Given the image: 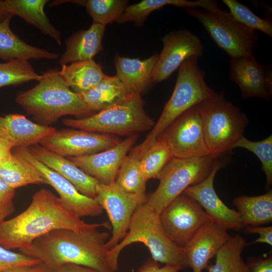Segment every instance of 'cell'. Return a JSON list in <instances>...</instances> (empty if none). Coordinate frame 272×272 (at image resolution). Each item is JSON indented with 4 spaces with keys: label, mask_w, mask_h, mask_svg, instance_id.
Listing matches in <instances>:
<instances>
[{
    "label": "cell",
    "mask_w": 272,
    "mask_h": 272,
    "mask_svg": "<svg viewBox=\"0 0 272 272\" xmlns=\"http://www.w3.org/2000/svg\"><path fill=\"white\" fill-rule=\"evenodd\" d=\"M111 228L107 222L88 223L62 206L59 197L42 188L35 192L28 207L0 223V245L8 250L28 248L35 239L56 230L84 232Z\"/></svg>",
    "instance_id": "1"
},
{
    "label": "cell",
    "mask_w": 272,
    "mask_h": 272,
    "mask_svg": "<svg viewBox=\"0 0 272 272\" xmlns=\"http://www.w3.org/2000/svg\"><path fill=\"white\" fill-rule=\"evenodd\" d=\"M109 236L98 229L84 232L59 229L35 239L28 248L20 251L54 270L64 264H74L99 272H113L108 264L105 247Z\"/></svg>",
    "instance_id": "2"
},
{
    "label": "cell",
    "mask_w": 272,
    "mask_h": 272,
    "mask_svg": "<svg viewBox=\"0 0 272 272\" xmlns=\"http://www.w3.org/2000/svg\"><path fill=\"white\" fill-rule=\"evenodd\" d=\"M38 82L18 94L15 101L40 124L49 126L65 115L90 116L94 112L80 95L67 86L58 70L43 73Z\"/></svg>",
    "instance_id": "3"
},
{
    "label": "cell",
    "mask_w": 272,
    "mask_h": 272,
    "mask_svg": "<svg viewBox=\"0 0 272 272\" xmlns=\"http://www.w3.org/2000/svg\"><path fill=\"white\" fill-rule=\"evenodd\" d=\"M140 242L149 250L152 258L165 264L188 267L184 247L173 242L165 233L159 215L146 202L133 214L128 230L122 240L107 250L108 264L113 271L118 268V259L121 251L130 244Z\"/></svg>",
    "instance_id": "4"
},
{
    "label": "cell",
    "mask_w": 272,
    "mask_h": 272,
    "mask_svg": "<svg viewBox=\"0 0 272 272\" xmlns=\"http://www.w3.org/2000/svg\"><path fill=\"white\" fill-rule=\"evenodd\" d=\"M196 106L210 155H225L243 135L249 123L246 115L227 100L222 91L215 92Z\"/></svg>",
    "instance_id": "5"
},
{
    "label": "cell",
    "mask_w": 272,
    "mask_h": 272,
    "mask_svg": "<svg viewBox=\"0 0 272 272\" xmlns=\"http://www.w3.org/2000/svg\"><path fill=\"white\" fill-rule=\"evenodd\" d=\"M198 58L192 56L185 60L178 68L175 86L171 97L157 122L145 140L138 145L142 152L154 143L158 137L179 116L215 93L207 85L205 79V72L199 68Z\"/></svg>",
    "instance_id": "6"
},
{
    "label": "cell",
    "mask_w": 272,
    "mask_h": 272,
    "mask_svg": "<svg viewBox=\"0 0 272 272\" xmlns=\"http://www.w3.org/2000/svg\"><path fill=\"white\" fill-rule=\"evenodd\" d=\"M141 95L128 94L119 102L80 119L65 118L64 125L90 132L131 136L151 129L154 120L144 109Z\"/></svg>",
    "instance_id": "7"
},
{
    "label": "cell",
    "mask_w": 272,
    "mask_h": 272,
    "mask_svg": "<svg viewBox=\"0 0 272 272\" xmlns=\"http://www.w3.org/2000/svg\"><path fill=\"white\" fill-rule=\"evenodd\" d=\"M222 156L171 158L158 175L159 185L146 203L159 215L186 188L205 180Z\"/></svg>",
    "instance_id": "8"
},
{
    "label": "cell",
    "mask_w": 272,
    "mask_h": 272,
    "mask_svg": "<svg viewBox=\"0 0 272 272\" xmlns=\"http://www.w3.org/2000/svg\"><path fill=\"white\" fill-rule=\"evenodd\" d=\"M185 11L202 25L231 58L254 55L258 43V32L239 22L228 11L221 9L212 12L197 8H185Z\"/></svg>",
    "instance_id": "9"
},
{
    "label": "cell",
    "mask_w": 272,
    "mask_h": 272,
    "mask_svg": "<svg viewBox=\"0 0 272 272\" xmlns=\"http://www.w3.org/2000/svg\"><path fill=\"white\" fill-rule=\"evenodd\" d=\"M108 216L112 235L105 244L109 250L116 245L126 233L135 211L146 202V195L124 190L115 182L109 184L99 183L94 198Z\"/></svg>",
    "instance_id": "10"
},
{
    "label": "cell",
    "mask_w": 272,
    "mask_h": 272,
    "mask_svg": "<svg viewBox=\"0 0 272 272\" xmlns=\"http://www.w3.org/2000/svg\"><path fill=\"white\" fill-rule=\"evenodd\" d=\"M159 219L168 237L183 247L201 227L212 221L196 201L183 193L160 213Z\"/></svg>",
    "instance_id": "11"
},
{
    "label": "cell",
    "mask_w": 272,
    "mask_h": 272,
    "mask_svg": "<svg viewBox=\"0 0 272 272\" xmlns=\"http://www.w3.org/2000/svg\"><path fill=\"white\" fill-rule=\"evenodd\" d=\"M157 139L167 143L174 158L184 159L210 155L196 105L176 119Z\"/></svg>",
    "instance_id": "12"
},
{
    "label": "cell",
    "mask_w": 272,
    "mask_h": 272,
    "mask_svg": "<svg viewBox=\"0 0 272 272\" xmlns=\"http://www.w3.org/2000/svg\"><path fill=\"white\" fill-rule=\"evenodd\" d=\"M120 141L113 134L64 129L56 130L39 143L52 152L69 157L95 154L108 149Z\"/></svg>",
    "instance_id": "13"
},
{
    "label": "cell",
    "mask_w": 272,
    "mask_h": 272,
    "mask_svg": "<svg viewBox=\"0 0 272 272\" xmlns=\"http://www.w3.org/2000/svg\"><path fill=\"white\" fill-rule=\"evenodd\" d=\"M162 41L163 47L155 66L152 83L167 80L185 60L203 54L204 46L199 37L186 29L172 31Z\"/></svg>",
    "instance_id": "14"
},
{
    "label": "cell",
    "mask_w": 272,
    "mask_h": 272,
    "mask_svg": "<svg viewBox=\"0 0 272 272\" xmlns=\"http://www.w3.org/2000/svg\"><path fill=\"white\" fill-rule=\"evenodd\" d=\"M14 153L33 165L58 193L62 206L79 218L95 217L102 214L103 210L94 198L80 193L68 180L35 158L28 148H15Z\"/></svg>",
    "instance_id": "15"
},
{
    "label": "cell",
    "mask_w": 272,
    "mask_h": 272,
    "mask_svg": "<svg viewBox=\"0 0 272 272\" xmlns=\"http://www.w3.org/2000/svg\"><path fill=\"white\" fill-rule=\"evenodd\" d=\"M224 164L221 160L205 180L188 187L183 193L196 201L212 221L227 230H239L244 228L239 214L237 211L228 208L223 202L214 188L215 175Z\"/></svg>",
    "instance_id": "16"
},
{
    "label": "cell",
    "mask_w": 272,
    "mask_h": 272,
    "mask_svg": "<svg viewBox=\"0 0 272 272\" xmlns=\"http://www.w3.org/2000/svg\"><path fill=\"white\" fill-rule=\"evenodd\" d=\"M270 65H261L254 55L231 58L230 79L239 86L243 98L270 99L272 96Z\"/></svg>",
    "instance_id": "17"
},
{
    "label": "cell",
    "mask_w": 272,
    "mask_h": 272,
    "mask_svg": "<svg viewBox=\"0 0 272 272\" xmlns=\"http://www.w3.org/2000/svg\"><path fill=\"white\" fill-rule=\"evenodd\" d=\"M138 137L139 134L132 135L103 151L67 159L100 183L109 184L115 182L121 164Z\"/></svg>",
    "instance_id": "18"
},
{
    "label": "cell",
    "mask_w": 272,
    "mask_h": 272,
    "mask_svg": "<svg viewBox=\"0 0 272 272\" xmlns=\"http://www.w3.org/2000/svg\"><path fill=\"white\" fill-rule=\"evenodd\" d=\"M230 237L228 230L213 221L203 226L183 247L188 267L202 272Z\"/></svg>",
    "instance_id": "19"
},
{
    "label": "cell",
    "mask_w": 272,
    "mask_h": 272,
    "mask_svg": "<svg viewBox=\"0 0 272 272\" xmlns=\"http://www.w3.org/2000/svg\"><path fill=\"white\" fill-rule=\"evenodd\" d=\"M37 160L70 182L82 194L94 198L99 181L86 173L74 163L52 152L41 146L34 145L28 148Z\"/></svg>",
    "instance_id": "20"
},
{
    "label": "cell",
    "mask_w": 272,
    "mask_h": 272,
    "mask_svg": "<svg viewBox=\"0 0 272 272\" xmlns=\"http://www.w3.org/2000/svg\"><path fill=\"white\" fill-rule=\"evenodd\" d=\"M55 130L53 127L33 122L23 115H0V138L14 148H29Z\"/></svg>",
    "instance_id": "21"
},
{
    "label": "cell",
    "mask_w": 272,
    "mask_h": 272,
    "mask_svg": "<svg viewBox=\"0 0 272 272\" xmlns=\"http://www.w3.org/2000/svg\"><path fill=\"white\" fill-rule=\"evenodd\" d=\"M158 54L141 60L116 54L114 64L116 76L129 94L141 95L152 83L153 73Z\"/></svg>",
    "instance_id": "22"
},
{
    "label": "cell",
    "mask_w": 272,
    "mask_h": 272,
    "mask_svg": "<svg viewBox=\"0 0 272 272\" xmlns=\"http://www.w3.org/2000/svg\"><path fill=\"white\" fill-rule=\"evenodd\" d=\"M105 26L93 23L87 30H80L67 39L66 49L59 58L62 64L93 59L103 51L102 39Z\"/></svg>",
    "instance_id": "23"
},
{
    "label": "cell",
    "mask_w": 272,
    "mask_h": 272,
    "mask_svg": "<svg viewBox=\"0 0 272 272\" xmlns=\"http://www.w3.org/2000/svg\"><path fill=\"white\" fill-rule=\"evenodd\" d=\"M13 16L10 15L0 22V58L6 61L16 59H58L57 53L29 45L18 37L10 28Z\"/></svg>",
    "instance_id": "24"
},
{
    "label": "cell",
    "mask_w": 272,
    "mask_h": 272,
    "mask_svg": "<svg viewBox=\"0 0 272 272\" xmlns=\"http://www.w3.org/2000/svg\"><path fill=\"white\" fill-rule=\"evenodd\" d=\"M167 5L186 8L199 7L210 12L218 8L216 1L213 0H143L127 6L116 22L120 24L132 22L135 26L141 27L152 12Z\"/></svg>",
    "instance_id": "25"
},
{
    "label": "cell",
    "mask_w": 272,
    "mask_h": 272,
    "mask_svg": "<svg viewBox=\"0 0 272 272\" xmlns=\"http://www.w3.org/2000/svg\"><path fill=\"white\" fill-rule=\"evenodd\" d=\"M48 2L47 0L3 1L4 8L9 14L23 18L61 45L60 33L51 23L44 11V6Z\"/></svg>",
    "instance_id": "26"
},
{
    "label": "cell",
    "mask_w": 272,
    "mask_h": 272,
    "mask_svg": "<svg viewBox=\"0 0 272 272\" xmlns=\"http://www.w3.org/2000/svg\"><path fill=\"white\" fill-rule=\"evenodd\" d=\"M59 74L67 86L78 94L90 90L105 76L100 64L93 59L62 64Z\"/></svg>",
    "instance_id": "27"
},
{
    "label": "cell",
    "mask_w": 272,
    "mask_h": 272,
    "mask_svg": "<svg viewBox=\"0 0 272 272\" xmlns=\"http://www.w3.org/2000/svg\"><path fill=\"white\" fill-rule=\"evenodd\" d=\"M79 94L93 112H99L119 102L129 94L116 75H105L95 86Z\"/></svg>",
    "instance_id": "28"
},
{
    "label": "cell",
    "mask_w": 272,
    "mask_h": 272,
    "mask_svg": "<svg viewBox=\"0 0 272 272\" xmlns=\"http://www.w3.org/2000/svg\"><path fill=\"white\" fill-rule=\"evenodd\" d=\"M0 177L15 189L28 184H47L33 165L12 152L0 164Z\"/></svg>",
    "instance_id": "29"
},
{
    "label": "cell",
    "mask_w": 272,
    "mask_h": 272,
    "mask_svg": "<svg viewBox=\"0 0 272 272\" xmlns=\"http://www.w3.org/2000/svg\"><path fill=\"white\" fill-rule=\"evenodd\" d=\"M233 205L244 227L259 226L272 221V191L257 196L240 195L233 198Z\"/></svg>",
    "instance_id": "30"
},
{
    "label": "cell",
    "mask_w": 272,
    "mask_h": 272,
    "mask_svg": "<svg viewBox=\"0 0 272 272\" xmlns=\"http://www.w3.org/2000/svg\"><path fill=\"white\" fill-rule=\"evenodd\" d=\"M246 242L240 234L231 236L215 256L214 264H209L208 272H251L241 254Z\"/></svg>",
    "instance_id": "31"
},
{
    "label": "cell",
    "mask_w": 272,
    "mask_h": 272,
    "mask_svg": "<svg viewBox=\"0 0 272 272\" xmlns=\"http://www.w3.org/2000/svg\"><path fill=\"white\" fill-rule=\"evenodd\" d=\"M129 152L121 165L115 182L127 192L146 195L147 181L142 175L140 166L142 152L138 145Z\"/></svg>",
    "instance_id": "32"
},
{
    "label": "cell",
    "mask_w": 272,
    "mask_h": 272,
    "mask_svg": "<svg viewBox=\"0 0 272 272\" xmlns=\"http://www.w3.org/2000/svg\"><path fill=\"white\" fill-rule=\"evenodd\" d=\"M171 158L172 156L169 147L165 142L160 139H157L151 146L142 152L140 166L146 180L157 178Z\"/></svg>",
    "instance_id": "33"
},
{
    "label": "cell",
    "mask_w": 272,
    "mask_h": 272,
    "mask_svg": "<svg viewBox=\"0 0 272 272\" xmlns=\"http://www.w3.org/2000/svg\"><path fill=\"white\" fill-rule=\"evenodd\" d=\"M41 78V75L35 72L29 60L16 59L0 63V88L32 80L39 81Z\"/></svg>",
    "instance_id": "34"
},
{
    "label": "cell",
    "mask_w": 272,
    "mask_h": 272,
    "mask_svg": "<svg viewBox=\"0 0 272 272\" xmlns=\"http://www.w3.org/2000/svg\"><path fill=\"white\" fill-rule=\"evenodd\" d=\"M127 0H88L85 5L93 23L104 26L117 20L128 6Z\"/></svg>",
    "instance_id": "35"
},
{
    "label": "cell",
    "mask_w": 272,
    "mask_h": 272,
    "mask_svg": "<svg viewBox=\"0 0 272 272\" xmlns=\"http://www.w3.org/2000/svg\"><path fill=\"white\" fill-rule=\"evenodd\" d=\"M236 148L245 149L258 158L265 175L266 188H269L272 184V135L260 141H252L243 135L233 149Z\"/></svg>",
    "instance_id": "36"
},
{
    "label": "cell",
    "mask_w": 272,
    "mask_h": 272,
    "mask_svg": "<svg viewBox=\"0 0 272 272\" xmlns=\"http://www.w3.org/2000/svg\"><path fill=\"white\" fill-rule=\"evenodd\" d=\"M228 8L230 13L239 22L247 27L260 31L272 37V23L269 19H263L256 16L248 6L236 0H223Z\"/></svg>",
    "instance_id": "37"
},
{
    "label": "cell",
    "mask_w": 272,
    "mask_h": 272,
    "mask_svg": "<svg viewBox=\"0 0 272 272\" xmlns=\"http://www.w3.org/2000/svg\"><path fill=\"white\" fill-rule=\"evenodd\" d=\"M39 260L6 249L0 245V272L19 265L33 266L40 263Z\"/></svg>",
    "instance_id": "38"
},
{
    "label": "cell",
    "mask_w": 272,
    "mask_h": 272,
    "mask_svg": "<svg viewBox=\"0 0 272 272\" xmlns=\"http://www.w3.org/2000/svg\"><path fill=\"white\" fill-rule=\"evenodd\" d=\"M15 189L0 177V223L15 211L13 198Z\"/></svg>",
    "instance_id": "39"
},
{
    "label": "cell",
    "mask_w": 272,
    "mask_h": 272,
    "mask_svg": "<svg viewBox=\"0 0 272 272\" xmlns=\"http://www.w3.org/2000/svg\"><path fill=\"white\" fill-rule=\"evenodd\" d=\"M245 234H258L259 237L251 242L246 243L250 245L257 243H267L272 245V227L248 226L244 227Z\"/></svg>",
    "instance_id": "40"
},
{
    "label": "cell",
    "mask_w": 272,
    "mask_h": 272,
    "mask_svg": "<svg viewBox=\"0 0 272 272\" xmlns=\"http://www.w3.org/2000/svg\"><path fill=\"white\" fill-rule=\"evenodd\" d=\"M247 264L251 272H272V257H250Z\"/></svg>",
    "instance_id": "41"
},
{
    "label": "cell",
    "mask_w": 272,
    "mask_h": 272,
    "mask_svg": "<svg viewBox=\"0 0 272 272\" xmlns=\"http://www.w3.org/2000/svg\"><path fill=\"white\" fill-rule=\"evenodd\" d=\"M181 269L179 266L169 264L160 267L158 262L151 258L141 266L139 272H178Z\"/></svg>",
    "instance_id": "42"
},
{
    "label": "cell",
    "mask_w": 272,
    "mask_h": 272,
    "mask_svg": "<svg viewBox=\"0 0 272 272\" xmlns=\"http://www.w3.org/2000/svg\"><path fill=\"white\" fill-rule=\"evenodd\" d=\"M55 272H99L94 269L74 264H65L55 270Z\"/></svg>",
    "instance_id": "43"
},
{
    "label": "cell",
    "mask_w": 272,
    "mask_h": 272,
    "mask_svg": "<svg viewBox=\"0 0 272 272\" xmlns=\"http://www.w3.org/2000/svg\"><path fill=\"white\" fill-rule=\"evenodd\" d=\"M13 146L7 141L0 138V164L11 153Z\"/></svg>",
    "instance_id": "44"
},
{
    "label": "cell",
    "mask_w": 272,
    "mask_h": 272,
    "mask_svg": "<svg viewBox=\"0 0 272 272\" xmlns=\"http://www.w3.org/2000/svg\"><path fill=\"white\" fill-rule=\"evenodd\" d=\"M34 266V265H33ZM33 266L19 265L5 269L2 272H32Z\"/></svg>",
    "instance_id": "45"
},
{
    "label": "cell",
    "mask_w": 272,
    "mask_h": 272,
    "mask_svg": "<svg viewBox=\"0 0 272 272\" xmlns=\"http://www.w3.org/2000/svg\"><path fill=\"white\" fill-rule=\"evenodd\" d=\"M32 272H55V271L43 262L34 265Z\"/></svg>",
    "instance_id": "46"
},
{
    "label": "cell",
    "mask_w": 272,
    "mask_h": 272,
    "mask_svg": "<svg viewBox=\"0 0 272 272\" xmlns=\"http://www.w3.org/2000/svg\"><path fill=\"white\" fill-rule=\"evenodd\" d=\"M10 15H12L9 14L5 9L3 1H0V22L4 20Z\"/></svg>",
    "instance_id": "47"
}]
</instances>
